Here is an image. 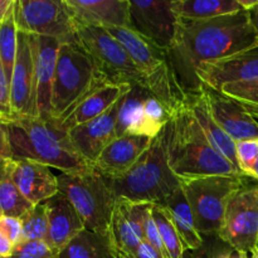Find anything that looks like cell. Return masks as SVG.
<instances>
[{"mask_svg": "<svg viewBox=\"0 0 258 258\" xmlns=\"http://www.w3.org/2000/svg\"><path fill=\"white\" fill-rule=\"evenodd\" d=\"M257 43L258 34L247 10L206 20L179 18L169 55L179 83L188 95L201 90L197 71L202 64L231 57Z\"/></svg>", "mask_w": 258, "mask_h": 258, "instance_id": "obj_1", "label": "cell"}, {"mask_svg": "<svg viewBox=\"0 0 258 258\" xmlns=\"http://www.w3.org/2000/svg\"><path fill=\"white\" fill-rule=\"evenodd\" d=\"M164 134L169 166L180 180L211 175L244 176L214 150L186 105L174 113Z\"/></svg>", "mask_w": 258, "mask_h": 258, "instance_id": "obj_2", "label": "cell"}, {"mask_svg": "<svg viewBox=\"0 0 258 258\" xmlns=\"http://www.w3.org/2000/svg\"><path fill=\"white\" fill-rule=\"evenodd\" d=\"M3 122L9 136L13 159L34 160L62 173H78L93 168L76 153L59 121L14 116Z\"/></svg>", "mask_w": 258, "mask_h": 258, "instance_id": "obj_3", "label": "cell"}, {"mask_svg": "<svg viewBox=\"0 0 258 258\" xmlns=\"http://www.w3.org/2000/svg\"><path fill=\"white\" fill-rule=\"evenodd\" d=\"M107 30L123 45L143 75L149 92L161 101L171 115L186 105L188 95L179 83L169 49L155 44L133 28L116 27Z\"/></svg>", "mask_w": 258, "mask_h": 258, "instance_id": "obj_4", "label": "cell"}, {"mask_svg": "<svg viewBox=\"0 0 258 258\" xmlns=\"http://www.w3.org/2000/svg\"><path fill=\"white\" fill-rule=\"evenodd\" d=\"M110 181L117 198L144 203L160 204L178 190L181 181L169 166L164 128L125 175Z\"/></svg>", "mask_w": 258, "mask_h": 258, "instance_id": "obj_5", "label": "cell"}, {"mask_svg": "<svg viewBox=\"0 0 258 258\" xmlns=\"http://www.w3.org/2000/svg\"><path fill=\"white\" fill-rule=\"evenodd\" d=\"M106 83H110L108 78L100 72L77 39L60 42L53 80L52 118L62 121L76 103Z\"/></svg>", "mask_w": 258, "mask_h": 258, "instance_id": "obj_6", "label": "cell"}, {"mask_svg": "<svg viewBox=\"0 0 258 258\" xmlns=\"http://www.w3.org/2000/svg\"><path fill=\"white\" fill-rule=\"evenodd\" d=\"M58 191L68 198L91 232L108 233L116 204L112 184L96 168L78 173H60Z\"/></svg>", "mask_w": 258, "mask_h": 258, "instance_id": "obj_7", "label": "cell"}, {"mask_svg": "<svg viewBox=\"0 0 258 258\" xmlns=\"http://www.w3.org/2000/svg\"><path fill=\"white\" fill-rule=\"evenodd\" d=\"M180 181L202 237L218 236L223 228L229 202L248 184L246 176L228 175L201 176Z\"/></svg>", "mask_w": 258, "mask_h": 258, "instance_id": "obj_8", "label": "cell"}, {"mask_svg": "<svg viewBox=\"0 0 258 258\" xmlns=\"http://www.w3.org/2000/svg\"><path fill=\"white\" fill-rule=\"evenodd\" d=\"M75 35L96 67L108 81L117 85L141 86L146 88L143 75L123 45L107 29L75 22ZM148 90V88H146Z\"/></svg>", "mask_w": 258, "mask_h": 258, "instance_id": "obj_9", "label": "cell"}, {"mask_svg": "<svg viewBox=\"0 0 258 258\" xmlns=\"http://www.w3.org/2000/svg\"><path fill=\"white\" fill-rule=\"evenodd\" d=\"M18 32L29 35L76 39L75 23L64 0H14Z\"/></svg>", "mask_w": 258, "mask_h": 258, "instance_id": "obj_10", "label": "cell"}, {"mask_svg": "<svg viewBox=\"0 0 258 258\" xmlns=\"http://www.w3.org/2000/svg\"><path fill=\"white\" fill-rule=\"evenodd\" d=\"M218 237L238 253L258 246V184H246L231 199Z\"/></svg>", "mask_w": 258, "mask_h": 258, "instance_id": "obj_11", "label": "cell"}, {"mask_svg": "<svg viewBox=\"0 0 258 258\" xmlns=\"http://www.w3.org/2000/svg\"><path fill=\"white\" fill-rule=\"evenodd\" d=\"M153 208L151 203L133 202L125 198L116 199L111 218L108 237L116 258H127L145 241V218Z\"/></svg>", "mask_w": 258, "mask_h": 258, "instance_id": "obj_12", "label": "cell"}, {"mask_svg": "<svg viewBox=\"0 0 258 258\" xmlns=\"http://www.w3.org/2000/svg\"><path fill=\"white\" fill-rule=\"evenodd\" d=\"M178 19L171 0H130L131 28L166 49L175 39Z\"/></svg>", "mask_w": 258, "mask_h": 258, "instance_id": "obj_13", "label": "cell"}, {"mask_svg": "<svg viewBox=\"0 0 258 258\" xmlns=\"http://www.w3.org/2000/svg\"><path fill=\"white\" fill-rule=\"evenodd\" d=\"M10 105L14 116L38 117L35 103L34 57L29 34L18 33V52L10 81Z\"/></svg>", "mask_w": 258, "mask_h": 258, "instance_id": "obj_14", "label": "cell"}, {"mask_svg": "<svg viewBox=\"0 0 258 258\" xmlns=\"http://www.w3.org/2000/svg\"><path fill=\"white\" fill-rule=\"evenodd\" d=\"M120 101L98 117L68 131V138L76 153L93 168L101 153L117 138L116 121Z\"/></svg>", "mask_w": 258, "mask_h": 258, "instance_id": "obj_15", "label": "cell"}, {"mask_svg": "<svg viewBox=\"0 0 258 258\" xmlns=\"http://www.w3.org/2000/svg\"><path fill=\"white\" fill-rule=\"evenodd\" d=\"M34 57L35 103L38 117L52 118V90L60 40L44 35H29Z\"/></svg>", "mask_w": 258, "mask_h": 258, "instance_id": "obj_16", "label": "cell"}, {"mask_svg": "<svg viewBox=\"0 0 258 258\" xmlns=\"http://www.w3.org/2000/svg\"><path fill=\"white\" fill-rule=\"evenodd\" d=\"M199 82L219 91L223 85L258 80V43L231 57L204 63L197 71Z\"/></svg>", "mask_w": 258, "mask_h": 258, "instance_id": "obj_17", "label": "cell"}, {"mask_svg": "<svg viewBox=\"0 0 258 258\" xmlns=\"http://www.w3.org/2000/svg\"><path fill=\"white\" fill-rule=\"evenodd\" d=\"M206 96L209 110L216 122L234 141L258 139V121L243 107L219 91L202 83L201 90Z\"/></svg>", "mask_w": 258, "mask_h": 258, "instance_id": "obj_18", "label": "cell"}, {"mask_svg": "<svg viewBox=\"0 0 258 258\" xmlns=\"http://www.w3.org/2000/svg\"><path fill=\"white\" fill-rule=\"evenodd\" d=\"M44 206L48 216V233L44 242L58 256L76 236L85 231V224L73 204L59 191L45 201Z\"/></svg>", "mask_w": 258, "mask_h": 258, "instance_id": "obj_19", "label": "cell"}, {"mask_svg": "<svg viewBox=\"0 0 258 258\" xmlns=\"http://www.w3.org/2000/svg\"><path fill=\"white\" fill-rule=\"evenodd\" d=\"M75 22L108 29L131 28L130 0H64Z\"/></svg>", "mask_w": 258, "mask_h": 258, "instance_id": "obj_20", "label": "cell"}, {"mask_svg": "<svg viewBox=\"0 0 258 258\" xmlns=\"http://www.w3.org/2000/svg\"><path fill=\"white\" fill-rule=\"evenodd\" d=\"M13 180L20 193L33 204L44 203L58 193L57 176L49 166L28 159H12Z\"/></svg>", "mask_w": 258, "mask_h": 258, "instance_id": "obj_21", "label": "cell"}, {"mask_svg": "<svg viewBox=\"0 0 258 258\" xmlns=\"http://www.w3.org/2000/svg\"><path fill=\"white\" fill-rule=\"evenodd\" d=\"M153 139L146 136L126 135L116 138L101 153L95 168L108 180L125 175L145 153Z\"/></svg>", "mask_w": 258, "mask_h": 258, "instance_id": "obj_22", "label": "cell"}, {"mask_svg": "<svg viewBox=\"0 0 258 258\" xmlns=\"http://www.w3.org/2000/svg\"><path fill=\"white\" fill-rule=\"evenodd\" d=\"M130 90L131 86L128 85L106 83L105 86L90 92L80 102L76 103L63 117V120L59 121L60 126L68 133L76 126L98 117L117 103Z\"/></svg>", "mask_w": 258, "mask_h": 258, "instance_id": "obj_23", "label": "cell"}, {"mask_svg": "<svg viewBox=\"0 0 258 258\" xmlns=\"http://www.w3.org/2000/svg\"><path fill=\"white\" fill-rule=\"evenodd\" d=\"M186 106L191 111L196 120L198 121L204 135L208 139L209 144L213 146L214 150L221 154L223 158H226L229 163L233 164L239 170L238 161H237L236 141L231 136L227 135L223 128L216 122V120L212 116L208 102H207V98L203 95V92L199 91L197 93H188Z\"/></svg>", "mask_w": 258, "mask_h": 258, "instance_id": "obj_24", "label": "cell"}, {"mask_svg": "<svg viewBox=\"0 0 258 258\" xmlns=\"http://www.w3.org/2000/svg\"><path fill=\"white\" fill-rule=\"evenodd\" d=\"M150 95L141 86H131V90L121 98L116 121L117 138L126 135L146 136L153 139L144 112V102Z\"/></svg>", "mask_w": 258, "mask_h": 258, "instance_id": "obj_25", "label": "cell"}, {"mask_svg": "<svg viewBox=\"0 0 258 258\" xmlns=\"http://www.w3.org/2000/svg\"><path fill=\"white\" fill-rule=\"evenodd\" d=\"M160 206L164 207L170 216L186 251L201 249L203 246V237L197 229L194 214L183 188L180 186L174 191L169 198L160 203Z\"/></svg>", "mask_w": 258, "mask_h": 258, "instance_id": "obj_26", "label": "cell"}, {"mask_svg": "<svg viewBox=\"0 0 258 258\" xmlns=\"http://www.w3.org/2000/svg\"><path fill=\"white\" fill-rule=\"evenodd\" d=\"M174 13L181 19L206 20L241 12L239 0H171Z\"/></svg>", "mask_w": 258, "mask_h": 258, "instance_id": "obj_27", "label": "cell"}, {"mask_svg": "<svg viewBox=\"0 0 258 258\" xmlns=\"http://www.w3.org/2000/svg\"><path fill=\"white\" fill-rule=\"evenodd\" d=\"M57 258H116L108 233L85 229L76 236Z\"/></svg>", "mask_w": 258, "mask_h": 258, "instance_id": "obj_28", "label": "cell"}, {"mask_svg": "<svg viewBox=\"0 0 258 258\" xmlns=\"http://www.w3.org/2000/svg\"><path fill=\"white\" fill-rule=\"evenodd\" d=\"M33 207L13 180L12 159L0 161V211L3 214L22 218Z\"/></svg>", "mask_w": 258, "mask_h": 258, "instance_id": "obj_29", "label": "cell"}, {"mask_svg": "<svg viewBox=\"0 0 258 258\" xmlns=\"http://www.w3.org/2000/svg\"><path fill=\"white\" fill-rule=\"evenodd\" d=\"M18 28L15 24L14 3L8 12L7 17L0 24V60L4 67L8 81H12L13 68L18 52Z\"/></svg>", "mask_w": 258, "mask_h": 258, "instance_id": "obj_30", "label": "cell"}, {"mask_svg": "<svg viewBox=\"0 0 258 258\" xmlns=\"http://www.w3.org/2000/svg\"><path fill=\"white\" fill-rule=\"evenodd\" d=\"M153 217L165 247L166 258H183L186 248L166 209L160 204H154Z\"/></svg>", "mask_w": 258, "mask_h": 258, "instance_id": "obj_31", "label": "cell"}, {"mask_svg": "<svg viewBox=\"0 0 258 258\" xmlns=\"http://www.w3.org/2000/svg\"><path fill=\"white\" fill-rule=\"evenodd\" d=\"M219 92L238 103L254 118L258 117V80L227 83Z\"/></svg>", "mask_w": 258, "mask_h": 258, "instance_id": "obj_32", "label": "cell"}, {"mask_svg": "<svg viewBox=\"0 0 258 258\" xmlns=\"http://www.w3.org/2000/svg\"><path fill=\"white\" fill-rule=\"evenodd\" d=\"M22 221V241H45L48 233V216L44 203L33 207Z\"/></svg>", "mask_w": 258, "mask_h": 258, "instance_id": "obj_33", "label": "cell"}, {"mask_svg": "<svg viewBox=\"0 0 258 258\" xmlns=\"http://www.w3.org/2000/svg\"><path fill=\"white\" fill-rule=\"evenodd\" d=\"M144 112H145L146 121H148L153 139L159 135V133L165 127L166 123L173 117V115L165 107V105L151 93L146 97L145 102H144Z\"/></svg>", "mask_w": 258, "mask_h": 258, "instance_id": "obj_34", "label": "cell"}, {"mask_svg": "<svg viewBox=\"0 0 258 258\" xmlns=\"http://www.w3.org/2000/svg\"><path fill=\"white\" fill-rule=\"evenodd\" d=\"M7 258H57V253L44 241H27L15 244Z\"/></svg>", "mask_w": 258, "mask_h": 258, "instance_id": "obj_35", "label": "cell"}, {"mask_svg": "<svg viewBox=\"0 0 258 258\" xmlns=\"http://www.w3.org/2000/svg\"><path fill=\"white\" fill-rule=\"evenodd\" d=\"M237 161H238L239 170L244 176L248 178L254 161L258 158V139L254 140H243L236 143Z\"/></svg>", "mask_w": 258, "mask_h": 258, "instance_id": "obj_36", "label": "cell"}, {"mask_svg": "<svg viewBox=\"0 0 258 258\" xmlns=\"http://www.w3.org/2000/svg\"><path fill=\"white\" fill-rule=\"evenodd\" d=\"M144 236H145V242H148V243L150 244L153 248H155L159 253L163 254L164 257H166L165 247H164L163 241H161L160 233H159V229H158V227H156L155 221H154L153 208H151V211L149 212L148 216H146V218H145Z\"/></svg>", "mask_w": 258, "mask_h": 258, "instance_id": "obj_37", "label": "cell"}, {"mask_svg": "<svg viewBox=\"0 0 258 258\" xmlns=\"http://www.w3.org/2000/svg\"><path fill=\"white\" fill-rule=\"evenodd\" d=\"M13 117L14 115L10 105V85L0 60V118L5 121Z\"/></svg>", "mask_w": 258, "mask_h": 258, "instance_id": "obj_38", "label": "cell"}, {"mask_svg": "<svg viewBox=\"0 0 258 258\" xmlns=\"http://www.w3.org/2000/svg\"><path fill=\"white\" fill-rule=\"evenodd\" d=\"M0 232L14 246L20 243V241H22V221H20V218L4 216L0 219Z\"/></svg>", "mask_w": 258, "mask_h": 258, "instance_id": "obj_39", "label": "cell"}, {"mask_svg": "<svg viewBox=\"0 0 258 258\" xmlns=\"http://www.w3.org/2000/svg\"><path fill=\"white\" fill-rule=\"evenodd\" d=\"M9 159H13L12 146H10L9 136H8L4 122L0 118V161L9 160Z\"/></svg>", "mask_w": 258, "mask_h": 258, "instance_id": "obj_40", "label": "cell"}, {"mask_svg": "<svg viewBox=\"0 0 258 258\" xmlns=\"http://www.w3.org/2000/svg\"><path fill=\"white\" fill-rule=\"evenodd\" d=\"M127 258H166L163 254L159 253L155 248L150 246L148 242L144 241L143 243H140V246L136 248V251Z\"/></svg>", "mask_w": 258, "mask_h": 258, "instance_id": "obj_41", "label": "cell"}, {"mask_svg": "<svg viewBox=\"0 0 258 258\" xmlns=\"http://www.w3.org/2000/svg\"><path fill=\"white\" fill-rule=\"evenodd\" d=\"M213 253H212V258H242L241 253L234 251L232 247H229L228 244L224 243L221 246H214Z\"/></svg>", "mask_w": 258, "mask_h": 258, "instance_id": "obj_42", "label": "cell"}, {"mask_svg": "<svg viewBox=\"0 0 258 258\" xmlns=\"http://www.w3.org/2000/svg\"><path fill=\"white\" fill-rule=\"evenodd\" d=\"M14 244L0 232V258H7L12 254Z\"/></svg>", "mask_w": 258, "mask_h": 258, "instance_id": "obj_43", "label": "cell"}, {"mask_svg": "<svg viewBox=\"0 0 258 258\" xmlns=\"http://www.w3.org/2000/svg\"><path fill=\"white\" fill-rule=\"evenodd\" d=\"M13 3H14V0H0V24H2L3 20L7 17Z\"/></svg>", "mask_w": 258, "mask_h": 258, "instance_id": "obj_44", "label": "cell"}, {"mask_svg": "<svg viewBox=\"0 0 258 258\" xmlns=\"http://www.w3.org/2000/svg\"><path fill=\"white\" fill-rule=\"evenodd\" d=\"M249 17H251L252 24H253L254 30H256L257 34H258V4L253 8V9L249 10Z\"/></svg>", "mask_w": 258, "mask_h": 258, "instance_id": "obj_45", "label": "cell"}, {"mask_svg": "<svg viewBox=\"0 0 258 258\" xmlns=\"http://www.w3.org/2000/svg\"><path fill=\"white\" fill-rule=\"evenodd\" d=\"M248 178H252V179H254V180L258 181V158H257V160L254 161L251 171L248 173Z\"/></svg>", "mask_w": 258, "mask_h": 258, "instance_id": "obj_46", "label": "cell"}, {"mask_svg": "<svg viewBox=\"0 0 258 258\" xmlns=\"http://www.w3.org/2000/svg\"><path fill=\"white\" fill-rule=\"evenodd\" d=\"M183 258H196V257H194L193 252H191V251H186V252H185V254H184V257H183Z\"/></svg>", "mask_w": 258, "mask_h": 258, "instance_id": "obj_47", "label": "cell"}, {"mask_svg": "<svg viewBox=\"0 0 258 258\" xmlns=\"http://www.w3.org/2000/svg\"><path fill=\"white\" fill-rule=\"evenodd\" d=\"M251 258H258V247H256V248L251 252Z\"/></svg>", "mask_w": 258, "mask_h": 258, "instance_id": "obj_48", "label": "cell"}, {"mask_svg": "<svg viewBox=\"0 0 258 258\" xmlns=\"http://www.w3.org/2000/svg\"><path fill=\"white\" fill-rule=\"evenodd\" d=\"M241 257L242 258H248V257H247V253H241Z\"/></svg>", "mask_w": 258, "mask_h": 258, "instance_id": "obj_49", "label": "cell"}, {"mask_svg": "<svg viewBox=\"0 0 258 258\" xmlns=\"http://www.w3.org/2000/svg\"><path fill=\"white\" fill-rule=\"evenodd\" d=\"M3 217H4V214H3V212H2V211H0V219H2V218H3Z\"/></svg>", "mask_w": 258, "mask_h": 258, "instance_id": "obj_50", "label": "cell"}, {"mask_svg": "<svg viewBox=\"0 0 258 258\" xmlns=\"http://www.w3.org/2000/svg\"><path fill=\"white\" fill-rule=\"evenodd\" d=\"M257 247H258V246H257Z\"/></svg>", "mask_w": 258, "mask_h": 258, "instance_id": "obj_51", "label": "cell"}]
</instances>
